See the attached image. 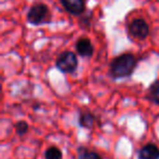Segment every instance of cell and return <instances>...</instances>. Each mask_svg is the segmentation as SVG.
<instances>
[{
	"mask_svg": "<svg viewBox=\"0 0 159 159\" xmlns=\"http://www.w3.org/2000/svg\"><path fill=\"white\" fill-rule=\"evenodd\" d=\"M137 60L132 53H122L116 57L110 63V75L113 79L128 77L134 71Z\"/></svg>",
	"mask_w": 159,
	"mask_h": 159,
	"instance_id": "1",
	"label": "cell"
},
{
	"mask_svg": "<svg viewBox=\"0 0 159 159\" xmlns=\"http://www.w3.org/2000/svg\"><path fill=\"white\" fill-rule=\"evenodd\" d=\"M27 22L33 25H42L45 23H49L51 19V14L48 7L44 3H35L30 8L27 12Z\"/></svg>",
	"mask_w": 159,
	"mask_h": 159,
	"instance_id": "2",
	"label": "cell"
},
{
	"mask_svg": "<svg viewBox=\"0 0 159 159\" xmlns=\"http://www.w3.org/2000/svg\"><path fill=\"white\" fill-rule=\"evenodd\" d=\"M77 66H79V61H77L76 55L72 51H63L56 61V66L62 73H73L76 70Z\"/></svg>",
	"mask_w": 159,
	"mask_h": 159,
	"instance_id": "3",
	"label": "cell"
},
{
	"mask_svg": "<svg viewBox=\"0 0 159 159\" xmlns=\"http://www.w3.org/2000/svg\"><path fill=\"white\" fill-rule=\"evenodd\" d=\"M128 31L133 38L144 40L149 34V26L143 19H135L129 24Z\"/></svg>",
	"mask_w": 159,
	"mask_h": 159,
	"instance_id": "4",
	"label": "cell"
},
{
	"mask_svg": "<svg viewBox=\"0 0 159 159\" xmlns=\"http://www.w3.org/2000/svg\"><path fill=\"white\" fill-rule=\"evenodd\" d=\"M60 2L73 16H80L85 11V0H60Z\"/></svg>",
	"mask_w": 159,
	"mask_h": 159,
	"instance_id": "5",
	"label": "cell"
},
{
	"mask_svg": "<svg viewBox=\"0 0 159 159\" xmlns=\"http://www.w3.org/2000/svg\"><path fill=\"white\" fill-rule=\"evenodd\" d=\"M75 48H76V52L81 57H84V58L92 57L94 53V47L89 38L84 37L79 39L76 42V45H75Z\"/></svg>",
	"mask_w": 159,
	"mask_h": 159,
	"instance_id": "6",
	"label": "cell"
},
{
	"mask_svg": "<svg viewBox=\"0 0 159 159\" xmlns=\"http://www.w3.org/2000/svg\"><path fill=\"white\" fill-rule=\"evenodd\" d=\"M139 159H159V148L155 144H146L139 150Z\"/></svg>",
	"mask_w": 159,
	"mask_h": 159,
	"instance_id": "7",
	"label": "cell"
},
{
	"mask_svg": "<svg viewBox=\"0 0 159 159\" xmlns=\"http://www.w3.org/2000/svg\"><path fill=\"white\" fill-rule=\"evenodd\" d=\"M94 122H95V117L94 115H92L89 111H83V112H80L79 116V124L80 126L85 129H91L94 125Z\"/></svg>",
	"mask_w": 159,
	"mask_h": 159,
	"instance_id": "8",
	"label": "cell"
},
{
	"mask_svg": "<svg viewBox=\"0 0 159 159\" xmlns=\"http://www.w3.org/2000/svg\"><path fill=\"white\" fill-rule=\"evenodd\" d=\"M46 159H62V152L56 146H51L45 152Z\"/></svg>",
	"mask_w": 159,
	"mask_h": 159,
	"instance_id": "9",
	"label": "cell"
},
{
	"mask_svg": "<svg viewBox=\"0 0 159 159\" xmlns=\"http://www.w3.org/2000/svg\"><path fill=\"white\" fill-rule=\"evenodd\" d=\"M79 159H102L100 155L97 152H92V150L85 149V148H80L79 150Z\"/></svg>",
	"mask_w": 159,
	"mask_h": 159,
	"instance_id": "10",
	"label": "cell"
},
{
	"mask_svg": "<svg viewBox=\"0 0 159 159\" xmlns=\"http://www.w3.org/2000/svg\"><path fill=\"white\" fill-rule=\"evenodd\" d=\"M149 97L154 102L159 105V81H155L149 87Z\"/></svg>",
	"mask_w": 159,
	"mask_h": 159,
	"instance_id": "11",
	"label": "cell"
},
{
	"mask_svg": "<svg viewBox=\"0 0 159 159\" xmlns=\"http://www.w3.org/2000/svg\"><path fill=\"white\" fill-rule=\"evenodd\" d=\"M27 130H29V124L27 122L25 121H19L16 123V134L22 136V135L26 134Z\"/></svg>",
	"mask_w": 159,
	"mask_h": 159,
	"instance_id": "12",
	"label": "cell"
}]
</instances>
